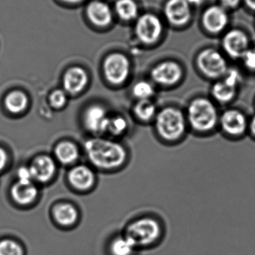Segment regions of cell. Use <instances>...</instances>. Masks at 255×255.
Returning <instances> with one entry per match:
<instances>
[{
    "label": "cell",
    "mask_w": 255,
    "mask_h": 255,
    "mask_svg": "<svg viewBox=\"0 0 255 255\" xmlns=\"http://www.w3.org/2000/svg\"><path fill=\"white\" fill-rule=\"evenodd\" d=\"M85 150L91 162L100 168H117L126 159V152L121 144L103 138L88 140Z\"/></svg>",
    "instance_id": "6da1fadb"
},
{
    "label": "cell",
    "mask_w": 255,
    "mask_h": 255,
    "mask_svg": "<svg viewBox=\"0 0 255 255\" xmlns=\"http://www.w3.org/2000/svg\"><path fill=\"white\" fill-rule=\"evenodd\" d=\"M188 122L194 130L204 133L214 129L219 122V116L211 101L198 98L189 106Z\"/></svg>",
    "instance_id": "7a4b0ae2"
},
{
    "label": "cell",
    "mask_w": 255,
    "mask_h": 255,
    "mask_svg": "<svg viewBox=\"0 0 255 255\" xmlns=\"http://www.w3.org/2000/svg\"><path fill=\"white\" fill-rule=\"evenodd\" d=\"M156 129L159 135L167 141H176L186 131V120L183 113L176 108L168 107L158 113Z\"/></svg>",
    "instance_id": "3957f363"
},
{
    "label": "cell",
    "mask_w": 255,
    "mask_h": 255,
    "mask_svg": "<svg viewBox=\"0 0 255 255\" xmlns=\"http://www.w3.org/2000/svg\"><path fill=\"white\" fill-rule=\"evenodd\" d=\"M160 231V226L156 221L144 218L128 227L126 237L135 247L149 246L159 238Z\"/></svg>",
    "instance_id": "277c9868"
},
{
    "label": "cell",
    "mask_w": 255,
    "mask_h": 255,
    "mask_svg": "<svg viewBox=\"0 0 255 255\" xmlns=\"http://www.w3.org/2000/svg\"><path fill=\"white\" fill-rule=\"evenodd\" d=\"M200 69L207 77L211 78L223 76L226 74L227 63L223 56L216 50L207 49L200 53L198 57Z\"/></svg>",
    "instance_id": "5b68a950"
},
{
    "label": "cell",
    "mask_w": 255,
    "mask_h": 255,
    "mask_svg": "<svg viewBox=\"0 0 255 255\" xmlns=\"http://www.w3.org/2000/svg\"><path fill=\"white\" fill-rule=\"evenodd\" d=\"M106 77L113 84H121L128 79L129 73L128 59L120 53H114L107 58L104 62Z\"/></svg>",
    "instance_id": "8992f818"
},
{
    "label": "cell",
    "mask_w": 255,
    "mask_h": 255,
    "mask_svg": "<svg viewBox=\"0 0 255 255\" xmlns=\"http://www.w3.org/2000/svg\"><path fill=\"white\" fill-rule=\"evenodd\" d=\"M135 32L142 42L152 44L157 41L160 36L162 23L156 16L144 14L137 21Z\"/></svg>",
    "instance_id": "52a82bcc"
},
{
    "label": "cell",
    "mask_w": 255,
    "mask_h": 255,
    "mask_svg": "<svg viewBox=\"0 0 255 255\" xmlns=\"http://www.w3.org/2000/svg\"><path fill=\"white\" fill-rule=\"evenodd\" d=\"M219 121L222 130L233 137L241 136L248 128L246 116L237 110L225 112Z\"/></svg>",
    "instance_id": "ba28073f"
},
{
    "label": "cell",
    "mask_w": 255,
    "mask_h": 255,
    "mask_svg": "<svg viewBox=\"0 0 255 255\" xmlns=\"http://www.w3.org/2000/svg\"><path fill=\"white\" fill-rule=\"evenodd\" d=\"M239 79L240 76L237 71H228L225 78L213 86L212 92L215 99L220 103H228L231 101L235 95Z\"/></svg>",
    "instance_id": "9c48e42d"
},
{
    "label": "cell",
    "mask_w": 255,
    "mask_h": 255,
    "mask_svg": "<svg viewBox=\"0 0 255 255\" xmlns=\"http://www.w3.org/2000/svg\"><path fill=\"white\" fill-rule=\"evenodd\" d=\"M223 45L225 51L231 57L242 58L249 50V40L241 31H230L224 38Z\"/></svg>",
    "instance_id": "30bf717a"
},
{
    "label": "cell",
    "mask_w": 255,
    "mask_h": 255,
    "mask_svg": "<svg viewBox=\"0 0 255 255\" xmlns=\"http://www.w3.org/2000/svg\"><path fill=\"white\" fill-rule=\"evenodd\" d=\"M151 76L156 83L162 85H172L180 80L182 70L175 62H163L153 68Z\"/></svg>",
    "instance_id": "8fae6325"
},
{
    "label": "cell",
    "mask_w": 255,
    "mask_h": 255,
    "mask_svg": "<svg viewBox=\"0 0 255 255\" xmlns=\"http://www.w3.org/2000/svg\"><path fill=\"white\" fill-rule=\"evenodd\" d=\"M167 19L174 25H183L190 18V8L186 0H168L165 7Z\"/></svg>",
    "instance_id": "7c38bea8"
},
{
    "label": "cell",
    "mask_w": 255,
    "mask_h": 255,
    "mask_svg": "<svg viewBox=\"0 0 255 255\" xmlns=\"http://www.w3.org/2000/svg\"><path fill=\"white\" fill-rule=\"evenodd\" d=\"M107 112L103 107L94 106L86 111L85 124L86 128L95 133L107 132L109 121Z\"/></svg>",
    "instance_id": "4fadbf2b"
},
{
    "label": "cell",
    "mask_w": 255,
    "mask_h": 255,
    "mask_svg": "<svg viewBox=\"0 0 255 255\" xmlns=\"http://www.w3.org/2000/svg\"><path fill=\"white\" fill-rule=\"evenodd\" d=\"M203 23L207 30L213 33H217L223 30L226 26L228 16L222 7H210L204 12Z\"/></svg>",
    "instance_id": "5bb4252c"
},
{
    "label": "cell",
    "mask_w": 255,
    "mask_h": 255,
    "mask_svg": "<svg viewBox=\"0 0 255 255\" xmlns=\"http://www.w3.org/2000/svg\"><path fill=\"white\" fill-rule=\"evenodd\" d=\"M33 180L44 183L48 181L56 172V164L50 156H41L37 157L29 167Z\"/></svg>",
    "instance_id": "9a60e30c"
},
{
    "label": "cell",
    "mask_w": 255,
    "mask_h": 255,
    "mask_svg": "<svg viewBox=\"0 0 255 255\" xmlns=\"http://www.w3.org/2000/svg\"><path fill=\"white\" fill-rule=\"evenodd\" d=\"M88 83V76L86 71L79 67L72 68L67 71L64 77V87L71 94L81 92Z\"/></svg>",
    "instance_id": "2e32d148"
},
{
    "label": "cell",
    "mask_w": 255,
    "mask_h": 255,
    "mask_svg": "<svg viewBox=\"0 0 255 255\" xmlns=\"http://www.w3.org/2000/svg\"><path fill=\"white\" fill-rule=\"evenodd\" d=\"M69 181L74 187L80 190H86L93 185L95 176L92 170L85 165L74 167L70 171Z\"/></svg>",
    "instance_id": "e0dca14e"
},
{
    "label": "cell",
    "mask_w": 255,
    "mask_h": 255,
    "mask_svg": "<svg viewBox=\"0 0 255 255\" xmlns=\"http://www.w3.org/2000/svg\"><path fill=\"white\" fill-rule=\"evenodd\" d=\"M87 14L92 23L100 26L110 24L112 20V12L107 4L100 1H94L89 4Z\"/></svg>",
    "instance_id": "ac0fdd59"
},
{
    "label": "cell",
    "mask_w": 255,
    "mask_h": 255,
    "mask_svg": "<svg viewBox=\"0 0 255 255\" xmlns=\"http://www.w3.org/2000/svg\"><path fill=\"white\" fill-rule=\"evenodd\" d=\"M38 195V189L32 183H21L17 181L11 188L13 199L20 204L32 203Z\"/></svg>",
    "instance_id": "d6986e66"
},
{
    "label": "cell",
    "mask_w": 255,
    "mask_h": 255,
    "mask_svg": "<svg viewBox=\"0 0 255 255\" xmlns=\"http://www.w3.org/2000/svg\"><path fill=\"white\" fill-rule=\"evenodd\" d=\"M56 155L62 163L71 164L78 159L79 150L75 144L65 141L56 147Z\"/></svg>",
    "instance_id": "ffe728a7"
},
{
    "label": "cell",
    "mask_w": 255,
    "mask_h": 255,
    "mask_svg": "<svg viewBox=\"0 0 255 255\" xmlns=\"http://www.w3.org/2000/svg\"><path fill=\"white\" fill-rule=\"evenodd\" d=\"M54 216L59 224L64 226H68L77 220V212L71 204H59L54 210Z\"/></svg>",
    "instance_id": "44dd1931"
},
{
    "label": "cell",
    "mask_w": 255,
    "mask_h": 255,
    "mask_svg": "<svg viewBox=\"0 0 255 255\" xmlns=\"http://www.w3.org/2000/svg\"><path fill=\"white\" fill-rule=\"evenodd\" d=\"M5 107L12 113H20L26 108L27 97L23 92L16 91L11 92L5 98Z\"/></svg>",
    "instance_id": "7402d4cb"
},
{
    "label": "cell",
    "mask_w": 255,
    "mask_h": 255,
    "mask_svg": "<svg viewBox=\"0 0 255 255\" xmlns=\"http://www.w3.org/2000/svg\"><path fill=\"white\" fill-rule=\"evenodd\" d=\"M116 8L119 17L125 20H132L138 14V8L133 0H119Z\"/></svg>",
    "instance_id": "603a6c76"
},
{
    "label": "cell",
    "mask_w": 255,
    "mask_h": 255,
    "mask_svg": "<svg viewBox=\"0 0 255 255\" xmlns=\"http://www.w3.org/2000/svg\"><path fill=\"white\" fill-rule=\"evenodd\" d=\"M135 248V245L125 237L116 239L112 243L110 249L113 255H132Z\"/></svg>",
    "instance_id": "cb8c5ba5"
},
{
    "label": "cell",
    "mask_w": 255,
    "mask_h": 255,
    "mask_svg": "<svg viewBox=\"0 0 255 255\" xmlns=\"http://www.w3.org/2000/svg\"><path fill=\"white\" fill-rule=\"evenodd\" d=\"M135 113L142 121H150L156 116V107L149 100H140L135 105Z\"/></svg>",
    "instance_id": "d4e9b609"
},
{
    "label": "cell",
    "mask_w": 255,
    "mask_h": 255,
    "mask_svg": "<svg viewBox=\"0 0 255 255\" xmlns=\"http://www.w3.org/2000/svg\"><path fill=\"white\" fill-rule=\"evenodd\" d=\"M0 255H23V250L14 240H2L0 242Z\"/></svg>",
    "instance_id": "484cf974"
},
{
    "label": "cell",
    "mask_w": 255,
    "mask_h": 255,
    "mask_svg": "<svg viewBox=\"0 0 255 255\" xmlns=\"http://www.w3.org/2000/svg\"><path fill=\"white\" fill-rule=\"evenodd\" d=\"M127 127H128V124L124 118L119 117V116L109 118L107 132L108 131L113 135H119L125 132Z\"/></svg>",
    "instance_id": "4316f807"
},
{
    "label": "cell",
    "mask_w": 255,
    "mask_h": 255,
    "mask_svg": "<svg viewBox=\"0 0 255 255\" xmlns=\"http://www.w3.org/2000/svg\"><path fill=\"white\" fill-rule=\"evenodd\" d=\"M133 94L140 100H148L153 94V89L147 82H139L134 86Z\"/></svg>",
    "instance_id": "83f0119b"
},
{
    "label": "cell",
    "mask_w": 255,
    "mask_h": 255,
    "mask_svg": "<svg viewBox=\"0 0 255 255\" xmlns=\"http://www.w3.org/2000/svg\"><path fill=\"white\" fill-rule=\"evenodd\" d=\"M67 102V96L65 92L56 90L50 95V104L54 108H62Z\"/></svg>",
    "instance_id": "f1b7e54d"
},
{
    "label": "cell",
    "mask_w": 255,
    "mask_h": 255,
    "mask_svg": "<svg viewBox=\"0 0 255 255\" xmlns=\"http://www.w3.org/2000/svg\"><path fill=\"white\" fill-rule=\"evenodd\" d=\"M242 58L245 65L249 69L255 71V50H248Z\"/></svg>",
    "instance_id": "f546056e"
},
{
    "label": "cell",
    "mask_w": 255,
    "mask_h": 255,
    "mask_svg": "<svg viewBox=\"0 0 255 255\" xmlns=\"http://www.w3.org/2000/svg\"><path fill=\"white\" fill-rule=\"evenodd\" d=\"M17 176H18V181L21 183H32L33 180V176L30 168L22 167L19 169Z\"/></svg>",
    "instance_id": "4dcf8cb0"
},
{
    "label": "cell",
    "mask_w": 255,
    "mask_h": 255,
    "mask_svg": "<svg viewBox=\"0 0 255 255\" xmlns=\"http://www.w3.org/2000/svg\"><path fill=\"white\" fill-rule=\"evenodd\" d=\"M8 161L6 152L3 149L0 148V171L3 169Z\"/></svg>",
    "instance_id": "1f68e13d"
},
{
    "label": "cell",
    "mask_w": 255,
    "mask_h": 255,
    "mask_svg": "<svg viewBox=\"0 0 255 255\" xmlns=\"http://www.w3.org/2000/svg\"><path fill=\"white\" fill-rule=\"evenodd\" d=\"M221 3L225 8H234L240 3V0H220Z\"/></svg>",
    "instance_id": "d6a6232c"
},
{
    "label": "cell",
    "mask_w": 255,
    "mask_h": 255,
    "mask_svg": "<svg viewBox=\"0 0 255 255\" xmlns=\"http://www.w3.org/2000/svg\"><path fill=\"white\" fill-rule=\"evenodd\" d=\"M249 127L252 135L255 137V116H254L253 119L251 120Z\"/></svg>",
    "instance_id": "836d02e7"
},
{
    "label": "cell",
    "mask_w": 255,
    "mask_h": 255,
    "mask_svg": "<svg viewBox=\"0 0 255 255\" xmlns=\"http://www.w3.org/2000/svg\"><path fill=\"white\" fill-rule=\"evenodd\" d=\"M248 6L252 10H255V0H245Z\"/></svg>",
    "instance_id": "e575fe53"
},
{
    "label": "cell",
    "mask_w": 255,
    "mask_h": 255,
    "mask_svg": "<svg viewBox=\"0 0 255 255\" xmlns=\"http://www.w3.org/2000/svg\"><path fill=\"white\" fill-rule=\"evenodd\" d=\"M189 5H199L202 3L203 0H186Z\"/></svg>",
    "instance_id": "d590c367"
},
{
    "label": "cell",
    "mask_w": 255,
    "mask_h": 255,
    "mask_svg": "<svg viewBox=\"0 0 255 255\" xmlns=\"http://www.w3.org/2000/svg\"><path fill=\"white\" fill-rule=\"evenodd\" d=\"M65 2H71V3H74V2H78L82 1V0H63Z\"/></svg>",
    "instance_id": "8d00e7d4"
}]
</instances>
